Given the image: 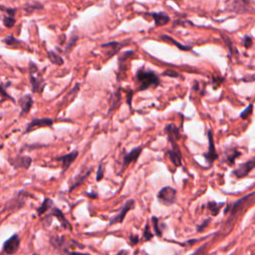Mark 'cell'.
Masks as SVG:
<instances>
[{"mask_svg": "<svg viewBox=\"0 0 255 255\" xmlns=\"http://www.w3.org/2000/svg\"><path fill=\"white\" fill-rule=\"evenodd\" d=\"M134 79L137 84L136 91H145L150 88H156L160 85L158 75L154 71L146 69L144 66H141L136 70Z\"/></svg>", "mask_w": 255, "mask_h": 255, "instance_id": "6da1fadb", "label": "cell"}, {"mask_svg": "<svg viewBox=\"0 0 255 255\" xmlns=\"http://www.w3.org/2000/svg\"><path fill=\"white\" fill-rule=\"evenodd\" d=\"M29 79L33 93H42L46 84L35 63L29 62Z\"/></svg>", "mask_w": 255, "mask_h": 255, "instance_id": "7a4b0ae2", "label": "cell"}, {"mask_svg": "<svg viewBox=\"0 0 255 255\" xmlns=\"http://www.w3.org/2000/svg\"><path fill=\"white\" fill-rule=\"evenodd\" d=\"M157 199L164 205H171L176 199V190L170 186L162 187L157 193Z\"/></svg>", "mask_w": 255, "mask_h": 255, "instance_id": "3957f363", "label": "cell"}, {"mask_svg": "<svg viewBox=\"0 0 255 255\" xmlns=\"http://www.w3.org/2000/svg\"><path fill=\"white\" fill-rule=\"evenodd\" d=\"M54 124L53 119L51 118H35L33 120H31L27 126L26 128L24 130V133H28L30 131H32L33 129L37 128H44V127H52Z\"/></svg>", "mask_w": 255, "mask_h": 255, "instance_id": "277c9868", "label": "cell"}, {"mask_svg": "<svg viewBox=\"0 0 255 255\" xmlns=\"http://www.w3.org/2000/svg\"><path fill=\"white\" fill-rule=\"evenodd\" d=\"M128 45V40H125V41H122V42H119V41H112V42H108V43H105V44H102L101 46L103 48H106L108 49L106 52H105V55L110 58V57H113L114 55H116L118 52H120V50L122 48H124L125 46Z\"/></svg>", "mask_w": 255, "mask_h": 255, "instance_id": "5b68a950", "label": "cell"}, {"mask_svg": "<svg viewBox=\"0 0 255 255\" xmlns=\"http://www.w3.org/2000/svg\"><path fill=\"white\" fill-rule=\"evenodd\" d=\"M19 245H20V238L18 234H14L4 242L3 251L8 255H13L18 250Z\"/></svg>", "mask_w": 255, "mask_h": 255, "instance_id": "8992f818", "label": "cell"}, {"mask_svg": "<svg viewBox=\"0 0 255 255\" xmlns=\"http://www.w3.org/2000/svg\"><path fill=\"white\" fill-rule=\"evenodd\" d=\"M143 146L142 145H138L136 147H133L129 152L126 153L123 157V167L122 170H124L128 165H129L131 162H134L137 160V158L139 157L141 151H142Z\"/></svg>", "mask_w": 255, "mask_h": 255, "instance_id": "52a82bcc", "label": "cell"}, {"mask_svg": "<svg viewBox=\"0 0 255 255\" xmlns=\"http://www.w3.org/2000/svg\"><path fill=\"white\" fill-rule=\"evenodd\" d=\"M171 149H168L166 151V155L170 159V161L173 163L174 166H180L181 165V152L178 147L177 141L170 142Z\"/></svg>", "mask_w": 255, "mask_h": 255, "instance_id": "ba28073f", "label": "cell"}, {"mask_svg": "<svg viewBox=\"0 0 255 255\" xmlns=\"http://www.w3.org/2000/svg\"><path fill=\"white\" fill-rule=\"evenodd\" d=\"M133 205H134V200L133 199L128 200L124 204V206L122 207L121 211L110 220V224L113 225V224H116V223H122L124 221L125 217H126V214L128 213V211H129L133 207Z\"/></svg>", "mask_w": 255, "mask_h": 255, "instance_id": "9c48e42d", "label": "cell"}, {"mask_svg": "<svg viewBox=\"0 0 255 255\" xmlns=\"http://www.w3.org/2000/svg\"><path fill=\"white\" fill-rule=\"evenodd\" d=\"M10 164L14 167V168H25L28 169L31 165L32 162V158L28 155H17L14 158H10L9 159Z\"/></svg>", "mask_w": 255, "mask_h": 255, "instance_id": "30bf717a", "label": "cell"}, {"mask_svg": "<svg viewBox=\"0 0 255 255\" xmlns=\"http://www.w3.org/2000/svg\"><path fill=\"white\" fill-rule=\"evenodd\" d=\"M79 152L78 150H73L67 154H64V155H61L59 157H56L55 159L57 161H60L62 163V169H63V172H65L69 167L70 165L75 161V159L77 158Z\"/></svg>", "mask_w": 255, "mask_h": 255, "instance_id": "8fae6325", "label": "cell"}, {"mask_svg": "<svg viewBox=\"0 0 255 255\" xmlns=\"http://www.w3.org/2000/svg\"><path fill=\"white\" fill-rule=\"evenodd\" d=\"M207 136H208V150L207 152L204 153V157L207 162L212 163L217 158V153L215 150V144L212 137V132L210 130H208Z\"/></svg>", "mask_w": 255, "mask_h": 255, "instance_id": "7c38bea8", "label": "cell"}, {"mask_svg": "<svg viewBox=\"0 0 255 255\" xmlns=\"http://www.w3.org/2000/svg\"><path fill=\"white\" fill-rule=\"evenodd\" d=\"M20 108H21V112H20V116H26L27 114H29V112L32 109V106L34 104L33 98L31 95H25L23 97L20 98V100L18 101Z\"/></svg>", "mask_w": 255, "mask_h": 255, "instance_id": "4fadbf2b", "label": "cell"}, {"mask_svg": "<svg viewBox=\"0 0 255 255\" xmlns=\"http://www.w3.org/2000/svg\"><path fill=\"white\" fill-rule=\"evenodd\" d=\"M146 15L150 16L153 19L154 25L157 27L164 26L170 21L169 16L164 12H150V13H146Z\"/></svg>", "mask_w": 255, "mask_h": 255, "instance_id": "5bb4252c", "label": "cell"}, {"mask_svg": "<svg viewBox=\"0 0 255 255\" xmlns=\"http://www.w3.org/2000/svg\"><path fill=\"white\" fill-rule=\"evenodd\" d=\"M164 131H165V133L167 134V138H168V141H169V142H171V141H177V140L181 137L179 128H178L174 124H172V123L167 124V125L164 127Z\"/></svg>", "mask_w": 255, "mask_h": 255, "instance_id": "9a60e30c", "label": "cell"}, {"mask_svg": "<svg viewBox=\"0 0 255 255\" xmlns=\"http://www.w3.org/2000/svg\"><path fill=\"white\" fill-rule=\"evenodd\" d=\"M50 215L55 216V217L58 219V221L61 223V225H62L65 229L72 230V225H71V223L68 221V219L65 217L64 213H63L58 207H52V210H51Z\"/></svg>", "mask_w": 255, "mask_h": 255, "instance_id": "2e32d148", "label": "cell"}, {"mask_svg": "<svg viewBox=\"0 0 255 255\" xmlns=\"http://www.w3.org/2000/svg\"><path fill=\"white\" fill-rule=\"evenodd\" d=\"M254 166H255V160H249V161L241 164L237 169H235L234 170V174L237 177L245 176Z\"/></svg>", "mask_w": 255, "mask_h": 255, "instance_id": "e0dca14e", "label": "cell"}, {"mask_svg": "<svg viewBox=\"0 0 255 255\" xmlns=\"http://www.w3.org/2000/svg\"><path fill=\"white\" fill-rule=\"evenodd\" d=\"M159 38H160L162 41H165V42H168V43H170V44L174 45L177 49H179V50H181V51H190V50L192 49V48H191V46L183 45V44L179 43L178 41L174 40V39H173L172 37H170L169 35L162 34V35H160V36H159Z\"/></svg>", "mask_w": 255, "mask_h": 255, "instance_id": "ac0fdd59", "label": "cell"}, {"mask_svg": "<svg viewBox=\"0 0 255 255\" xmlns=\"http://www.w3.org/2000/svg\"><path fill=\"white\" fill-rule=\"evenodd\" d=\"M121 91L122 89L119 88L117 91L113 92L110 98V109H109V113H111L112 111L116 110L120 105H121Z\"/></svg>", "mask_w": 255, "mask_h": 255, "instance_id": "d6986e66", "label": "cell"}, {"mask_svg": "<svg viewBox=\"0 0 255 255\" xmlns=\"http://www.w3.org/2000/svg\"><path fill=\"white\" fill-rule=\"evenodd\" d=\"M91 171H92V169H89V170H86L85 172H83V173H79L77 176H75V178L73 179V181H72V184L70 185V188H69V190L70 191H72L74 188H76L77 186H79L80 184H82L83 183V181L90 175V173H91Z\"/></svg>", "mask_w": 255, "mask_h": 255, "instance_id": "ffe728a7", "label": "cell"}, {"mask_svg": "<svg viewBox=\"0 0 255 255\" xmlns=\"http://www.w3.org/2000/svg\"><path fill=\"white\" fill-rule=\"evenodd\" d=\"M20 195H21V192H19L18 195H17L15 198H13L12 200H10L9 202H6L3 211H5L6 209H15V208H19L21 205H23L24 201L22 200L23 198H20Z\"/></svg>", "mask_w": 255, "mask_h": 255, "instance_id": "44dd1931", "label": "cell"}, {"mask_svg": "<svg viewBox=\"0 0 255 255\" xmlns=\"http://www.w3.org/2000/svg\"><path fill=\"white\" fill-rule=\"evenodd\" d=\"M47 57H48L49 61L54 65L62 66L64 64L63 58L58 53H56L55 51H47Z\"/></svg>", "mask_w": 255, "mask_h": 255, "instance_id": "7402d4cb", "label": "cell"}, {"mask_svg": "<svg viewBox=\"0 0 255 255\" xmlns=\"http://www.w3.org/2000/svg\"><path fill=\"white\" fill-rule=\"evenodd\" d=\"M53 205V201L51 198H45L44 201L42 202V204L40 205V207L38 208L37 212H38V215H42L43 213H45L49 208H51Z\"/></svg>", "mask_w": 255, "mask_h": 255, "instance_id": "603a6c76", "label": "cell"}, {"mask_svg": "<svg viewBox=\"0 0 255 255\" xmlns=\"http://www.w3.org/2000/svg\"><path fill=\"white\" fill-rule=\"evenodd\" d=\"M78 39H79V36H78L77 34H72V35H71V37H70V39H69V41H68V43L66 44L65 49H64V51H65L66 54H68L69 52L72 51V49H73L74 46L76 45Z\"/></svg>", "mask_w": 255, "mask_h": 255, "instance_id": "cb8c5ba5", "label": "cell"}, {"mask_svg": "<svg viewBox=\"0 0 255 255\" xmlns=\"http://www.w3.org/2000/svg\"><path fill=\"white\" fill-rule=\"evenodd\" d=\"M2 23H3V25H4L6 28H12V27H14V25H15V23H16V20H15V17H14V16L4 14V15H3V18H2Z\"/></svg>", "mask_w": 255, "mask_h": 255, "instance_id": "d4e9b609", "label": "cell"}, {"mask_svg": "<svg viewBox=\"0 0 255 255\" xmlns=\"http://www.w3.org/2000/svg\"><path fill=\"white\" fill-rule=\"evenodd\" d=\"M151 222H152V227H153V231L155 233V235H157L158 237H160L162 235V231L160 228V223L159 220L156 217H151Z\"/></svg>", "mask_w": 255, "mask_h": 255, "instance_id": "484cf974", "label": "cell"}, {"mask_svg": "<svg viewBox=\"0 0 255 255\" xmlns=\"http://www.w3.org/2000/svg\"><path fill=\"white\" fill-rule=\"evenodd\" d=\"M6 86H7V83H2V84H1V103L5 102L6 100H9V101H11V102L14 103V102H15L14 99H13L9 94L6 93V90H5Z\"/></svg>", "mask_w": 255, "mask_h": 255, "instance_id": "4316f807", "label": "cell"}, {"mask_svg": "<svg viewBox=\"0 0 255 255\" xmlns=\"http://www.w3.org/2000/svg\"><path fill=\"white\" fill-rule=\"evenodd\" d=\"M2 42L5 43L6 45H13V44H18V43H22L20 40L16 39L13 35H7L5 38L2 39Z\"/></svg>", "mask_w": 255, "mask_h": 255, "instance_id": "83f0119b", "label": "cell"}, {"mask_svg": "<svg viewBox=\"0 0 255 255\" xmlns=\"http://www.w3.org/2000/svg\"><path fill=\"white\" fill-rule=\"evenodd\" d=\"M219 205L220 204H217V203H215V202H209L208 204H207V208L211 211V213L213 214V215H216L217 214V212H218V210H219Z\"/></svg>", "mask_w": 255, "mask_h": 255, "instance_id": "f1b7e54d", "label": "cell"}, {"mask_svg": "<svg viewBox=\"0 0 255 255\" xmlns=\"http://www.w3.org/2000/svg\"><path fill=\"white\" fill-rule=\"evenodd\" d=\"M104 172H105V165L102 162V163H100V165H99V167L97 169V176H96L97 181H100L104 177Z\"/></svg>", "mask_w": 255, "mask_h": 255, "instance_id": "f546056e", "label": "cell"}, {"mask_svg": "<svg viewBox=\"0 0 255 255\" xmlns=\"http://www.w3.org/2000/svg\"><path fill=\"white\" fill-rule=\"evenodd\" d=\"M252 111H253V106H252V105H249V106L241 113L240 117H241L242 119H247L249 116H251Z\"/></svg>", "mask_w": 255, "mask_h": 255, "instance_id": "4dcf8cb0", "label": "cell"}, {"mask_svg": "<svg viewBox=\"0 0 255 255\" xmlns=\"http://www.w3.org/2000/svg\"><path fill=\"white\" fill-rule=\"evenodd\" d=\"M153 236V234L151 232H149V228H148V224L145 225L144 227V230H143V235H142V238L143 240H149L151 239Z\"/></svg>", "mask_w": 255, "mask_h": 255, "instance_id": "1f68e13d", "label": "cell"}, {"mask_svg": "<svg viewBox=\"0 0 255 255\" xmlns=\"http://www.w3.org/2000/svg\"><path fill=\"white\" fill-rule=\"evenodd\" d=\"M1 8H2V11H3L5 14L11 15V16H14L15 13H16V11H17L16 8H5L4 6H2Z\"/></svg>", "mask_w": 255, "mask_h": 255, "instance_id": "d6a6232c", "label": "cell"}, {"mask_svg": "<svg viewBox=\"0 0 255 255\" xmlns=\"http://www.w3.org/2000/svg\"><path fill=\"white\" fill-rule=\"evenodd\" d=\"M162 76H168V77H171V78H179V74H177L176 72L174 71H171V70H166L162 73Z\"/></svg>", "mask_w": 255, "mask_h": 255, "instance_id": "836d02e7", "label": "cell"}, {"mask_svg": "<svg viewBox=\"0 0 255 255\" xmlns=\"http://www.w3.org/2000/svg\"><path fill=\"white\" fill-rule=\"evenodd\" d=\"M127 93H128V95H127V104L128 105V108L131 109V98H132L133 92H132V90L128 89V90H127Z\"/></svg>", "mask_w": 255, "mask_h": 255, "instance_id": "e575fe53", "label": "cell"}, {"mask_svg": "<svg viewBox=\"0 0 255 255\" xmlns=\"http://www.w3.org/2000/svg\"><path fill=\"white\" fill-rule=\"evenodd\" d=\"M43 8V5H41V4H37V5H35V4H32V5H29V6H27L26 7V11L27 12H31V11H34L35 9H42Z\"/></svg>", "mask_w": 255, "mask_h": 255, "instance_id": "d590c367", "label": "cell"}, {"mask_svg": "<svg viewBox=\"0 0 255 255\" xmlns=\"http://www.w3.org/2000/svg\"><path fill=\"white\" fill-rule=\"evenodd\" d=\"M128 241L131 245H135L137 242H138V236L137 235H132L130 234L129 237H128Z\"/></svg>", "mask_w": 255, "mask_h": 255, "instance_id": "8d00e7d4", "label": "cell"}, {"mask_svg": "<svg viewBox=\"0 0 255 255\" xmlns=\"http://www.w3.org/2000/svg\"><path fill=\"white\" fill-rule=\"evenodd\" d=\"M243 44H244V46H245L246 48H249V47L252 45V40H251V38L245 37V38H244V41H243Z\"/></svg>", "mask_w": 255, "mask_h": 255, "instance_id": "74e56055", "label": "cell"}, {"mask_svg": "<svg viewBox=\"0 0 255 255\" xmlns=\"http://www.w3.org/2000/svg\"><path fill=\"white\" fill-rule=\"evenodd\" d=\"M67 252V254L68 255H89V254H87V253H81V252H75V251H66Z\"/></svg>", "mask_w": 255, "mask_h": 255, "instance_id": "f35d334b", "label": "cell"}, {"mask_svg": "<svg viewBox=\"0 0 255 255\" xmlns=\"http://www.w3.org/2000/svg\"><path fill=\"white\" fill-rule=\"evenodd\" d=\"M117 255H127V252L125 250H122L121 252H119Z\"/></svg>", "mask_w": 255, "mask_h": 255, "instance_id": "ab89813d", "label": "cell"}]
</instances>
